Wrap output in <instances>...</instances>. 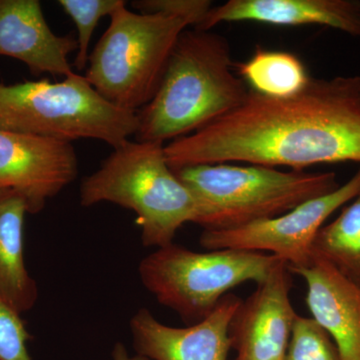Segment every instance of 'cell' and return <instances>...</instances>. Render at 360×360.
Segmentation results:
<instances>
[{
  "mask_svg": "<svg viewBox=\"0 0 360 360\" xmlns=\"http://www.w3.org/2000/svg\"><path fill=\"white\" fill-rule=\"evenodd\" d=\"M291 274L281 262L241 302L229 326L234 360H285L298 315L290 300Z\"/></svg>",
  "mask_w": 360,
  "mask_h": 360,
  "instance_id": "10",
  "label": "cell"
},
{
  "mask_svg": "<svg viewBox=\"0 0 360 360\" xmlns=\"http://www.w3.org/2000/svg\"><path fill=\"white\" fill-rule=\"evenodd\" d=\"M241 302L227 293L212 314L184 328L165 326L148 309H141L130 321L134 349L150 360H227L229 326Z\"/></svg>",
  "mask_w": 360,
  "mask_h": 360,
  "instance_id": "11",
  "label": "cell"
},
{
  "mask_svg": "<svg viewBox=\"0 0 360 360\" xmlns=\"http://www.w3.org/2000/svg\"><path fill=\"white\" fill-rule=\"evenodd\" d=\"M110 23L89 54L87 82L104 99L139 112L155 96L181 33V18L134 13L127 4L111 14Z\"/></svg>",
  "mask_w": 360,
  "mask_h": 360,
  "instance_id": "6",
  "label": "cell"
},
{
  "mask_svg": "<svg viewBox=\"0 0 360 360\" xmlns=\"http://www.w3.org/2000/svg\"><path fill=\"white\" fill-rule=\"evenodd\" d=\"M174 172L205 205V231L272 219L340 186L335 172H281L264 165L217 163Z\"/></svg>",
  "mask_w": 360,
  "mask_h": 360,
  "instance_id": "5",
  "label": "cell"
},
{
  "mask_svg": "<svg viewBox=\"0 0 360 360\" xmlns=\"http://www.w3.org/2000/svg\"><path fill=\"white\" fill-rule=\"evenodd\" d=\"M165 153L174 170L240 162L303 172L316 165L360 163V75L311 78L286 98L250 89L238 108L168 142Z\"/></svg>",
  "mask_w": 360,
  "mask_h": 360,
  "instance_id": "1",
  "label": "cell"
},
{
  "mask_svg": "<svg viewBox=\"0 0 360 360\" xmlns=\"http://www.w3.org/2000/svg\"><path fill=\"white\" fill-rule=\"evenodd\" d=\"M137 129V112L108 103L75 72L58 82L0 84V130L70 143L94 139L115 148Z\"/></svg>",
  "mask_w": 360,
  "mask_h": 360,
  "instance_id": "4",
  "label": "cell"
},
{
  "mask_svg": "<svg viewBox=\"0 0 360 360\" xmlns=\"http://www.w3.org/2000/svg\"><path fill=\"white\" fill-rule=\"evenodd\" d=\"M255 21L281 26L322 25L360 39L357 0H229L213 6L200 30L222 22Z\"/></svg>",
  "mask_w": 360,
  "mask_h": 360,
  "instance_id": "14",
  "label": "cell"
},
{
  "mask_svg": "<svg viewBox=\"0 0 360 360\" xmlns=\"http://www.w3.org/2000/svg\"><path fill=\"white\" fill-rule=\"evenodd\" d=\"M77 51V37L52 32L39 0H0V56L18 59L33 75L66 77L75 72L68 58Z\"/></svg>",
  "mask_w": 360,
  "mask_h": 360,
  "instance_id": "12",
  "label": "cell"
},
{
  "mask_svg": "<svg viewBox=\"0 0 360 360\" xmlns=\"http://www.w3.org/2000/svg\"><path fill=\"white\" fill-rule=\"evenodd\" d=\"M283 259L259 251L217 250L196 252L170 243L139 264L144 288L188 326L212 314L232 288L264 281Z\"/></svg>",
  "mask_w": 360,
  "mask_h": 360,
  "instance_id": "7",
  "label": "cell"
},
{
  "mask_svg": "<svg viewBox=\"0 0 360 360\" xmlns=\"http://www.w3.org/2000/svg\"><path fill=\"white\" fill-rule=\"evenodd\" d=\"M25 200L11 189L0 188V297L18 314L34 307L37 283L26 269Z\"/></svg>",
  "mask_w": 360,
  "mask_h": 360,
  "instance_id": "15",
  "label": "cell"
},
{
  "mask_svg": "<svg viewBox=\"0 0 360 360\" xmlns=\"http://www.w3.org/2000/svg\"><path fill=\"white\" fill-rule=\"evenodd\" d=\"M233 65L224 35L184 30L155 96L137 112L135 141L165 144L193 134L240 105L250 89L232 72Z\"/></svg>",
  "mask_w": 360,
  "mask_h": 360,
  "instance_id": "2",
  "label": "cell"
},
{
  "mask_svg": "<svg viewBox=\"0 0 360 360\" xmlns=\"http://www.w3.org/2000/svg\"><path fill=\"white\" fill-rule=\"evenodd\" d=\"M285 360H342L330 335L312 317L297 315Z\"/></svg>",
  "mask_w": 360,
  "mask_h": 360,
  "instance_id": "19",
  "label": "cell"
},
{
  "mask_svg": "<svg viewBox=\"0 0 360 360\" xmlns=\"http://www.w3.org/2000/svg\"><path fill=\"white\" fill-rule=\"evenodd\" d=\"M112 357L113 360H150L139 354L135 355V356H130L129 352L125 349L124 345L120 342L116 343L115 348H113Z\"/></svg>",
  "mask_w": 360,
  "mask_h": 360,
  "instance_id": "22",
  "label": "cell"
},
{
  "mask_svg": "<svg viewBox=\"0 0 360 360\" xmlns=\"http://www.w3.org/2000/svg\"><path fill=\"white\" fill-rule=\"evenodd\" d=\"M360 193V167L347 184L326 195L302 203L272 219L222 229L203 231L200 243L207 250H241L269 252L292 269L307 266L312 245L326 220Z\"/></svg>",
  "mask_w": 360,
  "mask_h": 360,
  "instance_id": "8",
  "label": "cell"
},
{
  "mask_svg": "<svg viewBox=\"0 0 360 360\" xmlns=\"http://www.w3.org/2000/svg\"><path fill=\"white\" fill-rule=\"evenodd\" d=\"M233 66L250 90L274 98L295 96L311 79L302 59L288 51L258 47L248 60Z\"/></svg>",
  "mask_w": 360,
  "mask_h": 360,
  "instance_id": "16",
  "label": "cell"
},
{
  "mask_svg": "<svg viewBox=\"0 0 360 360\" xmlns=\"http://www.w3.org/2000/svg\"><path fill=\"white\" fill-rule=\"evenodd\" d=\"M84 207L111 202L136 213L142 245L174 243L182 225L203 226L207 210L168 165L165 144L127 141L80 186Z\"/></svg>",
  "mask_w": 360,
  "mask_h": 360,
  "instance_id": "3",
  "label": "cell"
},
{
  "mask_svg": "<svg viewBox=\"0 0 360 360\" xmlns=\"http://www.w3.org/2000/svg\"><path fill=\"white\" fill-rule=\"evenodd\" d=\"M132 7L139 13L181 18L198 30L213 6L210 0H136L132 2Z\"/></svg>",
  "mask_w": 360,
  "mask_h": 360,
  "instance_id": "21",
  "label": "cell"
},
{
  "mask_svg": "<svg viewBox=\"0 0 360 360\" xmlns=\"http://www.w3.org/2000/svg\"><path fill=\"white\" fill-rule=\"evenodd\" d=\"M77 174V155L70 142L0 130V188L20 194L28 213L41 212Z\"/></svg>",
  "mask_w": 360,
  "mask_h": 360,
  "instance_id": "9",
  "label": "cell"
},
{
  "mask_svg": "<svg viewBox=\"0 0 360 360\" xmlns=\"http://www.w3.org/2000/svg\"><path fill=\"white\" fill-rule=\"evenodd\" d=\"M58 4L77 26V51L75 66L77 70H84L89 65L90 41L99 21L104 16H110L127 2L124 0H59Z\"/></svg>",
  "mask_w": 360,
  "mask_h": 360,
  "instance_id": "18",
  "label": "cell"
},
{
  "mask_svg": "<svg viewBox=\"0 0 360 360\" xmlns=\"http://www.w3.org/2000/svg\"><path fill=\"white\" fill-rule=\"evenodd\" d=\"M290 270L307 283V304L312 319L333 338L341 359L360 360L359 286L314 255L307 266Z\"/></svg>",
  "mask_w": 360,
  "mask_h": 360,
  "instance_id": "13",
  "label": "cell"
},
{
  "mask_svg": "<svg viewBox=\"0 0 360 360\" xmlns=\"http://www.w3.org/2000/svg\"><path fill=\"white\" fill-rule=\"evenodd\" d=\"M20 315L0 297V360H32L27 349L32 335Z\"/></svg>",
  "mask_w": 360,
  "mask_h": 360,
  "instance_id": "20",
  "label": "cell"
},
{
  "mask_svg": "<svg viewBox=\"0 0 360 360\" xmlns=\"http://www.w3.org/2000/svg\"><path fill=\"white\" fill-rule=\"evenodd\" d=\"M312 255L326 260L360 288V193L333 222L321 227Z\"/></svg>",
  "mask_w": 360,
  "mask_h": 360,
  "instance_id": "17",
  "label": "cell"
}]
</instances>
